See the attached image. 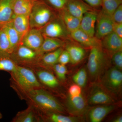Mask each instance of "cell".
I'll use <instances>...</instances> for the list:
<instances>
[{"label":"cell","instance_id":"f546056e","mask_svg":"<svg viewBox=\"0 0 122 122\" xmlns=\"http://www.w3.org/2000/svg\"><path fill=\"white\" fill-rule=\"evenodd\" d=\"M73 81L75 84L81 87H85L87 81V73L85 68L79 70L72 77Z\"/></svg>","mask_w":122,"mask_h":122},{"label":"cell","instance_id":"ac0fdd59","mask_svg":"<svg viewBox=\"0 0 122 122\" xmlns=\"http://www.w3.org/2000/svg\"><path fill=\"white\" fill-rule=\"evenodd\" d=\"M71 38L65 40L66 45L64 48L69 55L70 62L73 65L80 63L85 56L86 52L85 49L80 46L71 42Z\"/></svg>","mask_w":122,"mask_h":122},{"label":"cell","instance_id":"e0dca14e","mask_svg":"<svg viewBox=\"0 0 122 122\" xmlns=\"http://www.w3.org/2000/svg\"><path fill=\"white\" fill-rule=\"evenodd\" d=\"M102 46L110 54L122 50V38L113 31L101 39Z\"/></svg>","mask_w":122,"mask_h":122},{"label":"cell","instance_id":"52a82bcc","mask_svg":"<svg viewBox=\"0 0 122 122\" xmlns=\"http://www.w3.org/2000/svg\"><path fill=\"white\" fill-rule=\"evenodd\" d=\"M103 87L108 92L117 93L122 89V73L121 70L114 67L105 73L102 80Z\"/></svg>","mask_w":122,"mask_h":122},{"label":"cell","instance_id":"f35d334b","mask_svg":"<svg viewBox=\"0 0 122 122\" xmlns=\"http://www.w3.org/2000/svg\"><path fill=\"white\" fill-rule=\"evenodd\" d=\"M113 31L119 36L122 38V23L114 22L113 28Z\"/></svg>","mask_w":122,"mask_h":122},{"label":"cell","instance_id":"603a6c76","mask_svg":"<svg viewBox=\"0 0 122 122\" xmlns=\"http://www.w3.org/2000/svg\"><path fill=\"white\" fill-rule=\"evenodd\" d=\"M12 0H0V26L12 21L14 14Z\"/></svg>","mask_w":122,"mask_h":122},{"label":"cell","instance_id":"b9f144b4","mask_svg":"<svg viewBox=\"0 0 122 122\" xmlns=\"http://www.w3.org/2000/svg\"><path fill=\"white\" fill-rule=\"evenodd\" d=\"M36 0V1H37V0Z\"/></svg>","mask_w":122,"mask_h":122},{"label":"cell","instance_id":"ffe728a7","mask_svg":"<svg viewBox=\"0 0 122 122\" xmlns=\"http://www.w3.org/2000/svg\"><path fill=\"white\" fill-rule=\"evenodd\" d=\"M65 45L66 41L63 39L44 36V41L37 52L43 55L60 48H64Z\"/></svg>","mask_w":122,"mask_h":122},{"label":"cell","instance_id":"836d02e7","mask_svg":"<svg viewBox=\"0 0 122 122\" xmlns=\"http://www.w3.org/2000/svg\"><path fill=\"white\" fill-rule=\"evenodd\" d=\"M112 63L114 67L122 70V50L119 51L112 55Z\"/></svg>","mask_w":122,"mask_h":122},{"label":"cell","instance_id":"7402d4cb","mask_svg":"<svg viewBox=\"0 0 122 122\" xmlns=\"http://www.w3.org/2000/svg\"><path fill=\"white\" fill-rule=\"evenodd\" d=\"M11 22L22 39L30 29L29 15H14Z\"/></svg>","mask_w":122,"mask_h":122},{"label":"cell","instance_id":"e575fe53","mask_svg":"<svg viewBox=\"0 0 122 122\" xmlns=\"http://www.w3.org/2000/svg\"><path fill=\"white\" fill-rule=\"evenodd\" d=\"M114 22L122 23V5H120L115 10L112 15Z\"/></svg>","mask_w":122,"mask_h":122},{"label":"cell","instance_id":"d6986e66","mask_svg":"<svg viewBox=\"0 0 122 122\" xmlns=\"http://www.w3.org/2000/svg\"><path fill=\"white\" fill-rule=\"evenodd\" d=\"M115 107L112 105H99L90 110L89 114L90 121L91 122H100L114 110Z\"/></svg>","mask_w":122,"mask_h":122},{"label":"cell","instance_id":"d4e9b609","mask_svg":"<svg viewBox=\"0 0 122 122\" xmlns=\"http://www.w3.org/2000/svg\"><path fill=\"white\" fill-rule=\"evenodd\" d=\"M35 0H12V7L14 15H29Z\"/></svg>","mask_w":122,"mask_h":122},{"label":"cell","instance_id":"30bf717a","mask_svg":"<svg viewBox=\"0 0 122 122\" xmlns=\"http://www.w3.org/2000/svg\"><path fill=\"white\" fill-rule=\"evenodd\" d=\"M87 102L82 95L76 96L68 95L66 107L69 113L75 116H81L86 113Z\"/></svg>","mask_w":122,"mask_h":122},{"label":"cell","instance_id":"277c9868","mask_svg":"<svg viewBox=\"0 0 122 122\" xmlns=\"http://www.w3.org/2000/svg\"><path fill=\"white\" fill-rule=\"evenodd\" d=\"M11 55L12 59L17 65L31 68L37 66L42 55L20 44L13 51Z\"/></svg>","mask_w":122,"mask_h":122},{"label":"cell","instance_id":"5bb4252c","mask_svg":"<svg viewBox=\"0 0 122 122\" xmlns=\"http://www.w3.org/2000/svg\"><path fill=\"white\" fill-rule=\"evenodd\" d=\"M98 12L96 9L88 11L83 15L79 28L90 36H94Z\"/></svg>","mask_w":122,"mask_h":122},{"label":"cell","instance_id":"4316f807","mask_svg":"<svg viewBox=\"0 0 122 122\" xmlns=\"http://www.w3.org/2000/svg\"><path fill=\"white\" fill-rule=\"evenodd\" d=\"M41 122H76L80 121L77 116H68L58 113H40Z\"/></svg>","mask_w":122,"mask_h":122},{"label":"cell","instance_id":"8d00e7d4","mask_svg":"<svg viewBox=\"0 0 122 122\" xmlns=\"http://www.w3.org/2000/svg\"><path fill=\"white\" fill-rule=\"evenodd\" d=\"M82 87L76 84L71 85L69 88L68 93L71 96H76L82 94Z\"/></svg>","mask_w":122,"mask_h":122},{"label":"cell","instance_id":"ab89813d","mask_svg":"<svg viewBox=\"0 0 122 122\" xmlns=\"http://www.w3.org/2000/svg\"><path fill=\"white\" fill-rule=\"evenodd\" d=\"M113 122H122V115L118 116L116 117L112 120Z\"/></svg>","mask_w":122,"mask_h":122},{"label":"cell","instance_id":"8fae6325","mask_svg":"<svg viewBox=\"0 0 122 122\" xmlns=\"http://www.w3.org/2000/svg\"><path fill=\"white\" fill-rule=\"evenodd\" d=\"M87 102L93 106L112 105L114 100L106 90L97 86L92 90Z\"/></svg>","mask_w":122,"mask_h":122},{"label":"cell","instance_id":"7c38bea8","mask_svg":"<svg viewBox=\"0 0 122 122\" xmlns=\"http://www.w3.org/2000/svg\"><path fill=\"white\" fill-rule=\"evenodd\" d=\"M44 41V36L39 29L30 28L23 37L21 44L37 51Z\"/></svg>","mask_w":122,"mask_h":122},{"label":"cell","instance_id":"9a60e30c","mask_svg":"<svg viewBox=\"0 0 122 122\" xmlns=\"http://www.w3.org/2000/svg\"><path fill=\"white\" fill-rule=\"evenodd\" d=\"M26 109L18 112L12 122H41L39 112L32 105L28 104Z\"/></svg>","mask_w":122,"mask_h":122},{"label":"cell","instance_id":"ba28073f","mask_svg":"<svg viewBox=\"0 0 122 122\" xmlns=\"http://www.w3.org/2000/svg\"><path fill=\"white\" fill-rule=\"evenodd\" d=\"M33 71L39 82L45 89L57 90L61 86V82L56 76L49 70L37 66L31 68Z\"/></svg>","mask_w":122,"mask_h":122},{"label":"cell","instance_id":"4dcf8cb0","mask_svg":"<svg viewBox=\"0 0 122 122\" xmlns=\"http://www.w3.org/2000/svg\"><path fill=\"white\" fill-rule=\"evenodd\" d=\"M52 69L54 72L55 76L61 82L66 81L68 70L66 65L57 63L53 66Z\"/></svg>","mask_w":122,"mask_h":122},{"label":"cell","instance_id":"4fadbf2b","mask_svg":"<svg viewBox=\"0 0 122 122\" xmlns=\"http://www.w3.org/2000/svg\"><path fill=\"white\" fill-rule=\"evenodd\" d=\"M70 35L72 40L85 47L91 48L95 46H102L101 40L95 36H89L80 28L70 33Z\"/></svg>","mask_w":122,"mask_h":122},{"label":"cell","instance_id":"5b68a950","mask_svg":"<svg viewBox=\"0 0 122 122\" xmlns=\"http://www.w3.org/2000/svg\"><path fill=\"white\" fill-rule=\"evenodd\" d=\"M106 57L102 46L91 48L87 63V68L92 80L95 81L102 73L105 66Z\"/></svg>","mask_w":122,"mask_h":122},{"label":"cell","instance_id":"3957f363","mask_svg":"<svg viewBox=\"0 0 122 122\" xmlns=\"http://www.w3.org/2000/svg\"><path fill=\"white\" fill-rule=\"evenodd\" d=\"M55 11L43 0L35 1L29 15L30 28L44 27L58 15Z\"/></svg>","mask_w":122,"mask_h":122},{"label":"cell","instance_id":"cb8c5ba5","mask_svg":"<svg viewBox=\"0 0 122 122\" xmlns=\"http://www.w3.org/2000/svg\"><path fill=\"white\" fill-rule=\"evenodd\" d=\"M58 12L70 33L79 28L81 20L69 12L66 8Z\"/></svg>","mask_w":122,"mask_h":122},{"label":"cell","instance_id":"9c48e42d","mask_svg":"<svg viewBox=\"0 0 122 122\" xmlns=\"http://www.w3.org/2000/svg\"><path fill=\"white\" fill-rule=\"evenodd\" d=\"M114 23L112 15L102 9L98 13L95 36L101 40L113 32Z\"/></svg>","mask_w":122,"mask_h":122},{"label":"cell","instance_id":"7a4b0ae2","mask_svg":"<svg viewBox=\"0 0 122 122\" xmlns=\"http://www.w3.org/2000/svg\"><path fill=\"white\" fill-rule=\"evenodd\" d=\"M10 74L11 86L15 91L42 87L33 71L29 67L17 65L16 70Z\"/></svg>","mask_w":122,"mask_h":122},{"label":"cell","instance_id":"f1b7e54d","mask_svg":"<svg viewBox=\"0 0 122 122\" xmlns=\"http://www.w3.org/2000/svg\"><path fill=\"white\" fill-rule=\"evenodd\" d=\"M122 2V0H102V9L112 15Z\"/></svg>","mask_w":122,"mask_h":122},{"label":"cell","instance_id":"83f0119b","mask_svg":"<svg viewBox=\"0 0 122 122\" xmlns=\"http://www.w3.org/2000/svg\"><path fill=\"white\" fill-rule=\"evenodd\" d=\"M17 65L12 59L11 53L0 51V71H4L10 74L16 70Z\"/></svg>","mask_w":122,"mask_h":122},{"label":"cell","instance_id":"8992f818","mask_svg":"<svg viewBox=\"0 0 122 122\" xmlns=\"http://www.w3.org/2000/svg\"><path fill=\"white\" fill-rule=\"evenodd\" d=\"M39 29L44 36L60 38L65 41L70 38V33L58 14Z\"/></svg>","mask_w":122,"mask_h":122},{"label":"cell","instance_id":"d6a6232c","mask_svg":"<svg viewBox=\"0 0 122 122\" xmlns=\"http://www.w3.org/2000/svg\"><path fill=\"white\" fill-rule=\"evenodd\" d=\"M55 11H59L66 8L68 0H43Z\"/></svg>","mask_w":122,"mask_h":122},{"label":"cell","instance_id":"1f68e13d","mask_svg":"<svg viewBox=\"0 0 122 122\" xmlns=\"http://www.w3.org/2000/svg\"><path fill=\"white\" fill-rule=\"evenodd\" d=\"M0 51H5L11 53V46L6 33L0 27Z\"/></svg>","mask_w":122,"mask_h":122},{"label":"cell","instance_id":"484cf974","mask_svg":"<svg viewBox=\"0 0 122 122\" xmlns=\"http://www.w3.org/2000/svg\"><path fill=\"white\" fill-rule=\"evenodd\" d=\"M0 27L4 30L6 33L11 46L12 52L16 47L21 44L22 38L13 27L11 22Z\"/></svg>","mask_w":122,"mask_h":122},{"label":"cell","instance_id":"d590c367","mask_svg":"<svg viewBox=\"0 0 122 122\" xmlns=\"http://www.w3.org/2000/svg\"><path fill=\"white\" fill-rule=\"evenodd\" d=\"M69 62H70L69 55L65 49H64L59 55L58 63L66 65Z\"/></svg>","mask_w":122,"mask_h":122},{"label":"cell","instance_id":"60d3db41","mask_svg":"<svg viewBox=\"0 0 122 122\" xmlns=\"http://www.w3.org/2000/svg\"><path fill=\"white\" fill-rule=\"evenodd\" d=\"M2 117V115L1 113L0 112V119H1Z\"/></svg>","mask_w":122,"mask_h":122},{"label":"cell","instance_id":"44dd1931","mask_svg":"<svg viewBox=\"0 0 122 122\" xmlns=\"http://www.w3.org/2000/svg\"><path fill=\"white\" fill-rule=\"evenodd\" d=\"M64 48H60L56 50L44 54L40 57L37 66L49 69L52 68L58 63V58Z\"/></svg>","mask_w":122,"mask_h":122},{"label":"cell","instance_id":"6da1fadb","mask_svg":"<svg viewBox=\"0 0 122 122\" xmlns=\"http://www.w3.org/2000/svg\"><path fill=\"white\" fill-rule=\"evenodd\" d=\"M20 98L26 101L42 113L63 114L65 109L62 104L52 94L42 87L28 90L15 91Z\"/></svg>","mask_w":122,"mask_h":122},{"label":"cell","instance_id":"74e56055","mask_svg":"<svg viewBox=\"0 0 122 122\" xmlns=\"http://www.w3.org/2000/svg\"><path fill=\"white\" fill-rule=\"evenodd\" d=\"M86 4L94 9L102 6V0H84Z\"/></svg>","mask_w":122,"mask_h":122},{"label":"cell","instance_id":"2e32d148","mask_svg":"<svg viewBox=\"0 0 122 122\" xmlns=\"http://www.w3.org/2000/svg\"><path fill=\"white\" fill-rule=\"evenodd\" d=\"M66 8L69 12L81 20L86 13L95 9L83 0H68Z\"/></svg>","mask_w":122,"mask_h":122}]
</instances>
